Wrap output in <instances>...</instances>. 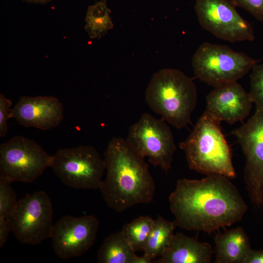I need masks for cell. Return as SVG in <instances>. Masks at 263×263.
<instances>
[{
  "instance_id": "8992f818",
  "label": "cell",
  "mask_w": 263,
  "mask_h": 263,
  "mask_svg": "<svg viewBox=\"0 0 263 263\" xmlns=\"http://www.w3.org/2000/svg\"><path fill=\"white\" fill-rule=\"evenodd\" d=\"M52 201L44 191L26 194L19 200L6 218L17 240L24 244L36 245L51 237L54 226Z\"/></svg>"
},
{
  "instance_id": "2e32d148",
  "label": "cell",
  "mask_w": 263,
  "mask_h": 263,
  "mask_svg": "<svg viewBox=\"0 0 263 263\" xmlns=\"http://www.w3.org/2000/svg\"><path fill=\"white\" fill-rule=\"evenodd\" d=\"M214 243L216 263H243L251 249L249 238L241 227L216 234Z\"/></svg>"
},
{
  "instance_id": "52a82bcc",
  "label": "cell",
  "mask_w": 263,
  "mask_h": 263,
  "mask_svg": "<svg viewBox=\"0 0 263 263\" xmlns=\"http://www.w3.org/2000/svg\"><path fill=\"white\" fill-rule=\"evenodd\" d=\"M51 168L64 184L77 189H99L106 170L97 150L84 145L58 150Z\"/></svg>"
},
{
  "instance_id": "44dd1931",
  "label": "cell",
  "mask_w": 263,
  "mask_h": 263,
  "mask_svg": "<svg viewBox=\"0 0 263 263\" xmlns=\"http://www.w3.org/2000/svg\"><path fill=\"white\" fill-rule=\"evenodd\" d=\"M12 182L0 177V217L6 218L18 202L16 194L11 186Z\"/></svg>"
},
{
  "instance_id": "277c9868",
  "label": "cell",
  "mask_w": 263,
  "mask_h": 263,
  "mask_svg": "<svg viewBox=\"0 0 263 263\" xmlns=\"http://www.w3.org/2000/svg\"><path fill=\"white\" fill-rule=\"evenodd\" d=\"M220 124L204 112L180 148L190 169L206 175L233 178L236 174L232 153Z\"/></svg>"
},
{
  "instance_id": "ba28073f",
  "label": "cell",
  "mask_w": 263,
  "mask_h": 263,
  "mask_svg": "<svg viewBox=\"0 0 263 263\" xmlns=\"http://www.w3.org/2000/svg\"><path fill=\"white\" fill-rule=\"evenodd\" d=\"M53 155L33 140L15 136L0 145V177L32 183L51 167Z\"/></svg>"
},
{
  "instance_id": "ffe728a7",
  "label": "cell",
  "mask_w": 263,
  "mask_h": 263,
  "mask_svg": "<svg viewBox=\"0 0 263 263\" xmlns=\"http://www.w3.org/2000/svg\"><path fill=\"white\" fill-rule=\"evenodd\" d=\"M154 219L141 216L124 225L121 230L133 250L143 251L152 230Z\"/></svg>"
},
{
  "instance_id": "7a4b0ae2",
  "label": "cell",
  "mask_w": 263,
  "mask_h": 263,
  "mask_svg": "<svg viewBox=\"0 0 263 263\" xmlns=\"http://www.w3.org/2000/svg\"><path fill=\"white\" fill-rule=\"evenodd\" d=\"M104 160L106 176L99 189L109 208L121 212L153 201L155 185L149 166L126 139L112 138Z\"/></svg>"
},
{
  "instance_id": "6da1fadb",
  "label": "cell",
  "mask_w": 263,
  "mask_h": 263,
  "mask_svg": "<svg viewBox=\"0 0 263 263\" xmlns=\"http://www.w3.org/2000/svg\"><path fill=\"white\" fill-rule=\"evenodd\" d=\"M169 201L177 226L208 233L240 221L247 210L229 178L220 175L178 179Z\"/></svg>"
},
{
  "instance_id": "4fadbf2b",
  "label": "cell",
  "mask_w": 263,
  "mask_h": 263,
  "mask_svg": "<svg viewBox=\"0 0 263 263\" xmlns=\"http://www.w3.org/2000/svg\"><path fill=\"white\" fill-rule=\"evenodd\" d=\"M253 101L249 93L237 82L214 87L206 97L205 113L221 123L234 124L249 114Z\"/></svg>"
},
{
  "instance_id": "4316f807",
  "label": "cell",
  "mask_w": 263,
  "mask_h": 263,
  "mask_svg": "<svg viewBox=\"0 0 263 263\" xmlns=\"http://www.w3.org/2000/svg\"><path fill=\"white\" fill-rule=\"evenodd\" d=\"M152 260L143 254L142 256L136 255L133 259L132 263H151Z\"/></svg>"
},
{
  "instance_id": "e0dca14e",
  "label": "cell",
  "mask_w": 263,
  "mask_h": 263,
  "mask_svg": "<svg viewBox=\"0 0 263 263\" xmlns=\"http://www.w3.org/2000/svg\"><path fill=\"white\" fill-rule=\"evenodd\" d=\"M122 232L112 233L103 240L96 256L98 263H132L136 256Z\"/></svg>"
},
{
  "instance_id": "7402d4cb",
  "label": "cell",
  "mask_w": 263,
  "mask_h": 263,
  "mask_svg": "<svg viewBox=\"0 0 263 263\" xmlns=\"http://www.w3.org/2000/svg\"><path fill=\"white\" fill-rule=\"evenodd\" d=\"M252 69L249 93L256 107L263 109V64H256Z\"/></svg>"
},
{
  "instance_id": "83f0119b",
  "label": "cell",
  "mask_w": 263,
  "mask_h": 263,
  "mask_svg": "<svg viewBox=\"0 0 263 263\" xmlns=\"http://www.w3.org/2000/svg\"><path fill=\"white\" fill-rule=\"evenodd\" d=\"M29 3L36 4H45L51 1L52 0H21Z\"/></svg>"
},
{
  "instance_id": "3957f363",
  "label": "cell",
  "mask_w": 263,
  "mask_h": 263,
  "mask_svg": "<svg viewBox=\"0 0 263 263\" xmlns=\"http://www.w3.org/2000/svg\"><path fill=\"white\" fill-rule=\"evenodd\" d=\"M150 108L166 122L178 129L185 128L197 101L196 86L182 71L160 70L152 75L145 92Z\"/></svg>"
},
{
  "instance_id": "ac0fdd59",
  "label": "cell",
  "mask_w": 263,
  "mask_h": 263,
  "mask_svg": "<svg viewBox=\"0 0 263 263\" xmlns=\"http://www.w3.org/2000/svg\"><path fill=\"white\" fill-rule=\"evenodd\" d=\"M177 227L175 221H169L159 215L154 219L152 230L143 250L144 255L152 261L159 257L169 244Z\"/></svg>"
},
{
  "instance_id": "484cf974",
  "label": "cell",
  "mask_w": 263,
  "mask_h": 263,
  "mask_svg": "<svg viewBox=\"0 0 263 263\" xmlns=\"http://www.w3.org/2000/svg\"><path fill=\"white\" fill-rule=\"evenodd\" d=\"M10 229L7 223L6 218L0 217V248H1L4 245Z\"/></svg>"
},
{
  "instance_id": "8fae6325",
  "label": "cell",
  "mask_w": 263,
  "mask_h": 263,
  "mask_svg": "<svg viewBox=\"0 0 263 263\" xmlns=\"http://www.w3.org/2000/svg\"><path fill=\"white\" fill-rule=\"evenodd\" d=\"M194 9L202 27L217 38L231 42L254 39L252 25L230 0H196Z\"/></svg>"
},
{
  "instance_id": "5bb4252c",
  "label": "cell",
  "mask_w": 263,
  "mask_h": 263,
  "mask_svg": "<svg viewBox=\"0 0 263 263\" xmlns=\"http://www.w3.org/2000/svg\"><path fill=\"white\" fill-rule=\"evenodd\" d=\"M10 117L21 125L42 130L59 126L64 118V107L52 96H21L11 109Z\"/></svg>"
},
{
  "instance_id": "d6986e66",
  "label": "cell",
  "mask_w": 263,
  "mask_h": 263,
  "mask_svg": "<svg viewBox=\"0 0 263 263\" xmlns=\"http://www.w3.org/2000/svg\"><path fill=\"white\" fill-rule=\"evenodd\" d=\"M111 13L105 0L98 1L88 7L84 28L91 38H100L113 28Z\"/></svg>"
},
{
  "instance_id": "7c38bea8",
  "label": "cell",
  "mask_w": 263,
  "mask_h": 263,
  "mask_svg": "<svg viewBox=\"0 0 263 263\" xmlns=\"http://www.w3.org/2000/svg\"><path fill=\"white\" fill-rule=\"evenodd\" d=\"M99 225L98 220L93 215L62 217L52 230L50 238L54 252L63 260L81 256L94 243Z\"/></svg>"
},
{
  "instance_id": "30bf717a",
  "label": "cell",
  "mask_w": 263,
  "mask_h": 263,
  "mask_svg": "<svg viewBox=\"0 0 263 263\" xmlns=\"http://www.w3.org/2000/svg\"><path fill=\"white\" fill-rule=\"evenodd\" d=\"M231 133L245 158L244 180L252 204L263 207V109L256 107L252 116Z\"/></svg>"
},
{
  "instance_id": "cb8c5ba5",
  "label": "cell",
  "mask_w": 263,
  "mask_h": 263,
  "mask_svg": "<svg viewBox=\"0 0 263 263\" xmlns=\"http://www.w3.org/2000/svg\"><path fill=\"white\" fill-rule=\"evenodd\" d=\"M12 101L0 94V137L6 136L8 132L7 122L10 117Z\"/></svg>"
},
{
  "instance_id": "9a60e30c",
  "label": "cell",
  "mask_w": 263,
  "mask_h": 263,
  "mask_svg": "<svg viewBox=\"0 0 263 263\" xmlns=\"http://www.w3.org/2000/svg\"><path fill=\"white\" fill-rule=\"evenodd\" d=\"M214 252L207 243L182 233L174 234L155 263H209Z\"/></svg>"
},
{
  "instance_id": "5b68a950",
  "label": "cell",
  "mask_w": 263,
  "mask_h": 263,
  "mask_svg": "<svg viewBox=\"0 0 263 263\" xmlns=\"http://www.w3.org/2000/svg\"><path fill=\"white\" fill-rule=\"evenodd\" d=\"M258 60L230 47L205 42L199 46L192 59L195 76L214 87L237 82Z\"/></svg>"
},
{
  "instance_id": "9c48e42d",
  "label": "cell",
  "mask_w": 263,
  "mask_h": 263,
  "mask_svg": "<svg viewBox=\"0 0 263 263\" xmlns=\"http://www.w3.org/2000/svg\"><path fill=\"white\" fill-rule=\"evenodd\" d=\"M126 139L154 167H160L166 173L171 169L176 148L171 129L161 118L143 113L129 128Z\"/></svg>"
},
{
  "instance_id": "603a6c76",
  "label": "cell",
  "mask_w": 263,
  "mask_h": 263,
  "mask_svg": "<svg viewBox=\"0 0 263 263\" xmlns=\"http://www.w3.org/2000/svg\"><path fill=\"white\" fill-rule=\"evenodd\" d=\"M235 7L248 12L255 19L263 22V0H230Z\"/></svg>"
},
{
  "instance_id": "d4e9b609",
  "label": "cell",
  "mask_w": 263,
  "mask_h": 263,
  "mask_svg": "<svg viewBox=\"0 0 263 263\" xmlns=\"http://www.w3.org/2000/svg\"><path fill=\"white\" fill-rule=\"evenodd\" d=\"M243 263H263V249L255 250L251 249Z\"/></svg>"
}]
</instances>
